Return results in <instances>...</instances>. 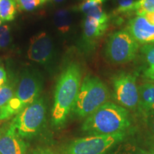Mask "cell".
I'll use <instances>...</instances> for the list:
<instances>
[{"mask_svg": "<svg viewBox=\"0 0 154 154\" xmlns=\"http://www.w3.org/2000/svg\"><path fill=\"white\" fill-rule=\"evenodd\" d=\"M82 72L76 62L69 63L61 73L56 86L51 122L56 127L63 126L72 112L82 84Z\"/></svg>", "mask_w": 154, "mask_h": 154, "instance_id": "6da1fadb", "label": "cell"}, {"mask_svg": "<svg viewBox=\"0 0 154 154\" xmlns=\"http://www.w3.org/2000/svg\"><path fill=\"white\" fill-rule=\"evenodd\" d=\"M131 124L128 110L108 101L86 118L82 130L89 135H112L126 132Z\"/></svg>", "mask_w": 154, "mask_h": 154, "instance_id": "7a4b0ae2", "label": "cell"}, {"mask_svg": "<svg viewBox=\"0 0 154 154\" xmlns=\"http://www.w3.org/2000/svg\"><path fill=\"white\" fill-rule=\"evenodd\" d=\"M43 79L37 71L26 69L19 77L13 97L5 107L0 109V121L16 116L24 108L39 97Z\"/></svg>", "mask_w": 154, "mask_h": 154, "instance_id": "3957f363", "label": "cell"}, {"mask_svg": "<svg viewBox=\"0 0 154 154\" xmlns=\"http://www.w3.org/2000/svg\"><path fill=\"white\" fill-rule=\"evenodd\" d=\"M110 92L106 84L98 76L87 75L83 79L72 112L86 119L107 103Z\"/></svg>", "mask_w": 154, "mask_h": 154, "instance_id": "277c9868", "label": "cell"}, {"mask_svg": "<svg viewBox=\"0 0 154 154\" xmlns=\"http://www.w3.org/2000/svg\"><path fill=\"white\" fill-rule=\"evenodd\" d=\"M47 107L42 97L15 116L10 125L22 138H30L36 136L45 122Z\"/></svg>", "mask_w": 154, "mask_h": 154, "instance_id": "5b68a950", "label": "cell"}, {"mask_svg": "<svg viewBox=\"0 0 154 154\" xmlns=\"http://www.w3.org/2000/svg\"><path fill=\"white\" fill-rule=\"evenodd\" d=\"M139 50V44L126 29L111 34L106 42L104 55L113 64H124L134 60Z\"/></svg>", "mask_w": 154, "mask_h": 154, "instance_id": "8992f818", "label": "cell"}, {"mask_svg": "<svg viewBox=\"0 0 154 154\" xmlns=\"http://www.w3.org/2000/svg\"><path fill=\"white\" fill-rule=\"evenodd\" d=\"M126 132L112 135H89L67 146L65 154H106L126 137Z\"/></svg>", "mask_w": 154, "mask_h": 154, "instance_id": "52a82bcc", "label": "cell"}, {"mask_svg": "<svg viewBox=\"0 0 154 154\" xmlns=\"http://www.w3.org/2000/svg\"><path fill=\"white\" fill-rule=\"evenodd\" d=\"M83 22L82 46L84 51L91 52L109 28V16L102 6L90 9Z\"/></svg>", "mask_w": 154, "mask_h": 154, "instance_id": "ba28073f", "label": "cell"}, {"mask_svg": "<svg viewBox=\"0 0 154 154\" xmlns=\"http://www.w3.org/2000/svg\"><path fill=\"white\" fill-rule=\"evenodd\" d=\"M115 100L127 110L138 109L139 102L136 76L132 73L120 72L111 79Z\"/></svg>", "mask_w": 154, "mask_h": 154, "instance_id": "9c48e42d", "label": "cell"}, {"mask_svg": "<svg viewBox=\"0 0 154 154\" xmlns=\"http://www.w3.org/2000/svg\"><path fill=\"white\" fill-rule=\"evenodd\" d=\"M55 51L52 38L47 32L38 33L31 38L27 51L30 61L43 66H49L52 63Z\"/></svg>", "mask_w": 154, "mask_h": 154, "instance_id": "30bf717a", "label": "cell"}, {"mask_svg": "<svg viewBox=\"0 0 154 154\" xmlns=\"http://www.w3.org/2000/svg\"><path fill=\"white\" fill-rule=\"evenodd\" d=\"M27 146L25 142L9 124L0 128V153L26 154Z\"/></svg>", "mask_w": 154, "mask_h": 154, "instance_id": "8fae6325", "label": "cell"}, {"mask_svg": "<svg viewBox=\"0 0 154 154\" xmlns=\"http://www.w3.org/2000/svg\"><path fill=\"white\" fill-rule=\"evenodd\" d=\"M126 29L138 44L154 43V25L143 16H136L127 24Z\"/></svg>", "mask_w": 154, "mask_h": 154, "instance_id": "7c38bea8", "label": "cell"}, {"mask_svg": "<svg viewBox=\"0 0 154 154\" xmlns=\"http://www.w3.org/2000/svg\"><path fill=\"white\" fill-rule=\"evenodd\" d=\"M138 109L144 115L154 111V84L146 82L138 86Z\"/></svg>", "mask_w": 154, "mask_h": 154, "instance_id": "4fadbf2b", "label": "cell"}, {"mask_svg": "<svg viewBox=\"0 0 154 154\" xmlns=\"http://www.w3.org/2000/svg\"><path fill=\"white\" fill-rule=\"evenodd\" d=\"M54 22L57 30L60 33H68L72 22L70 12L66 9L57 11L54 17Z\"/></svg>", "mask_w": 154, "mask_h": 154, "instance_id": "5bb4252c", "label": "cell"}, {"mask_svg": "<svg viewBox=\"0 0 154 154\" xmlns=\"http://www.w3.org/2000/svg\"><path fill=\"white\" fill-rule=\"evenodd\" d=\"M17 5L15 0L0 1V18L2 23L14 20L17 13Z\"/></svg>", "mask_w": 154, "mask_h": 154, "instance_id": "9a60e30c", "label": "cell"}, {"mask_svg": "<svg viewBox=\"0 0 154 154\" xmlns=\"http://www.w3.org/2000/svg\"><path fill=\"white\" fill-rule=\"evenodd\" d=\"M133 12L137 16L154 12V0H136L133 7Z\"/></svg>", "mask_w": 154, "mask_h": 154, "instance_id": "2e32d148", "label": "cell"}, {"mask_svg": "<svg viewBox=\"0 0 154 154\" xmlns=\"http://www.w3.org/2000/svg\"><path fill=\"white\" fill-rule=\"evenodd\" d=\"M139 51L142 61L149 67L154 66V43L143 45Z\"/></svg>", "mask_w": 154, "mask_h": 154, "instance_id": "e0dca14e", "label": "cell"}, {"mask_svg": "<svg viewBox=\"0 0 154 154\" xmlns=\"http://www.w3.org/2000/svg\"><path fill=\"white\" fill-rule=\"evenodd\" d=\"M15 92L14 86L11 84H6L0 87V109L5 106Z\"/></svg>", "mask_w": 154, "mask_h": 154, "instance_id": "ac0fdd59", "label": "cell"}, {"mask_svg": "<svg viewBox=\"0 0 154 154\" xmlns=\"http://www.w3.org/2000/svg\"><path fill=\"white\" fill-rule=\"evenodd\" d=\"M12 41L11 29L5 24L0 26V50L5 49L10 45Z\"/></svg>", "mask_w": 154, "mask_h": 154, "instance_id": "d6986e66", "label": "cell"}, {"mask_svg": "<svg viewBox=\"0 0 154 154\" xmlns=\"http://www.w3.org/2000/svg\"><path fill=\"white\" fill-rule=\"evenodd\" d=\"M17 7L21 11H31L35 9L42 4V0H15Z\"/></svg>", "mask_w": 154, "mask_h": 154, "instance_id": "ffe728a7", "label": "cell"}, {"mask_svg": "<svg viewBox=\"0 0 154 154\" xmlns=\"http://www.w3.org/2000/svg\"><path fill=\"white\" fill-rule=\"evenodd\" d=\"M106 0H84L81 5L79 6L78 10L86 14L90 9L96 7L102 6Z\"/></svg>", "mask_w": 154, "mask_h": 154, "instance_id": "44dd1931", "label": "cell"}, {"mask_svg": "<svg viewBox=\"0 0 154 154\" xmlns=\"http://www.w3.org/2000/svg\"><path fill=\"white\" fill-rule=\"evenodd\" d=\"M145 116L150 134L154 138V111L145 115Z\"/></svg>", "mask_w": 154, "mask_h": 154, "instance_id": "7402d4cb", "label": "cell"}, {"mask_svg": "<svg viewBox=\"0 0 154 154\" xmlns=\"http://www.w3.org/2000/svg\"><path fill=\"white\" fill-rule=\"evenodd\" d=\"M143 76L144 79L154 84V66L148 67L143 72Z\"/></svg>", "mask_w": 154, "mask_h": 154, "instance_id": "603a6c76", "label": "cell"}, {"mask_svg": "<svg viewBox=\"0 0 154 154\" xmlns=\"http://www.w3.org/2000/svg\"><path fill=\"white\" fill-rule=\"evenodd\" d=\"M7 82V75L5 67L0 64V87L6 84Z\"/></svg>", "mask_w": 154, "mask_h": 154, "instance_id": "cb8c5ba5", "label": "cell"}, {"mask_svg": "<svg viewBox=\"0 0 154 154\" xmlns=\"http://www.w3.org/2000/svg\"><path fill=\"white\" fill-rule=\"evenodd\" d=\"M30 154H54V153L49 149H42V148H39V149H36L35 150H34Z\"/></svg>", "mask_w": 154, "mask_h": 154, "instance_id": "d4e9b609", "label": "cell"}, {"mask_svg": "<svg viewBox=\"0 0 154 154\" xmlns=\"http://www.w3.org/2000/svg\"><path fill=\"white\" fill-rule=\"evenodd\" d=\"M143 17H145L151 24L154 25V12L146 13V14L143 15Z\"/></svg>", "mask_w": 154, "mask_h": 154, "instance_id": "484cf974", "label": "cell"}, {"mask_svg": "<svg viewBox=\"0 0 154 154\" xmlns=\"http://www.w3.org/2000/svg\"><path fill=\"white\" fill-rule=\"evenodd\" d=\"M130 154H154L152 153L151 152H149L146 150L141 149H136L134 151H133Z\"/></svg>", "mask_w": 154, "mask_h": 154, "instance_id": "4316f807", "label": "cell"}, {"mask_svg": "<svg viewBox=\"0 0 154 154\" xmlns=\"http://www.w3.org/2000/svg\"><path fill=\"white\" fill-rule=\"evenodd\" d=\"M51 1H52L53 2H55V3H60L64 1V0H51Z\"/></svg>", "mask_w": 154, "mask_h": 154, "instance_id": "83f0119b", "label": "cell"}, {"mask_svg": "<svg viewBox=\"0 0 154 154\" xmlns=\"http://www.w3.org/2000/svg\"><path fill=\"white\" fill-rule=\"evenodd\" d=\"M49 1H50V0H42V4L43 5V4L47 3V2H49Z\"/></svg>", "mask_w": 154, "mask_h": 154, "instance_id": "f1b7e54d", "label": "cell"}, {"mask_svg": "<svg viewBox=\"0 0 154 154\" xmlns=\"http://www.w3.org/2000/svg\"><path fill=\"white\" fill-rule=\"evenodd\" d=\"M2 24V19H1V18H0V26H1Z\"/></svg>", "mask_w": 154, "mask_h": 154, "instance_id": "f546056e", "label": "cell"}, {"mask_svg": "<svg viewBox=\"0 0 154 154\" xmlns=\"http://www.w3.org/2000/svg\"><path fill=\"white\" fill-rule=\"evenodd\" d=\"M0 1H1V0H0Z\"/></svg>", "mask_w": 154, "mask_h": 154, "instance_id": "4dcf8cb0", "label": "cell"}, {"mask_svg": "<svg viewBox=\"0 0 154 154\" xmlns=\"http://www.w3.org/2000/svg\"><path fill=\"white\" fill-rule=\"evenodd\" d=\"M0 154H1V153H0Z\"/></svg>", "mask_w": 154, "mask_h": 154, "instance_id": "1f68e13d", "label": "cell"}]
</instances>
